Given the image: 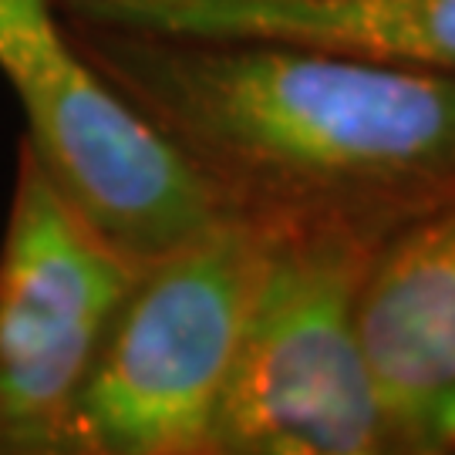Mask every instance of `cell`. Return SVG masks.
Wrapping results in <instances>:
<instances>
[{
	"label": "cell",
	"mask_w": 455,
	"mask_h": 455,
	"mask_svg": "<svg viewBox=\"0 0 455 455\" xmlns=\"http://www.w3.org/2000/svg\"><path fill=\"white\" fill-rule=\"evenodd\" d=\"M267 253L246 310L212 455L391 452L358 334V291L391 216H267Z\"/></svg>",
	"instance_id": "2"
},
{
	"label": "cell",
	"mask_w": 455,
	"mask_h": 455,
	"mask_svg": "<svg viewBox=\"0 0 455 455\" xmlns=\"http://www.w3.org/2000/svg\"><path fill=\"white\" fill-rule=\"evenodd\" d=\"M270 220L227 210L146 263L68 411L61 455H212Z\"/></svg>",
	"instance_id": "3"
},
{
	"label": "cell",
	"mask_w": 455,
	"mask_h": 455,
	"mask_svg": "<svg viewBox=\"0 0 455 455\" xmlns=\"http://www.w3.org/2000/svg\"><path fill=\"white\" fill-rule=\"evenodd\" d=\"M358 334L391 449L455 445V193L381 227L361 276Z\"/></svg>",
	"instance_id": "6"
},
{
	"label": "cell",
	"mask_w": 455,
	"mask_h": 455,
	"mask_svg": "<svg viewBox=\"0 0 455 455\" xmlns=\"http://www.w3.org/2000/svg\"><path fill=\"white\" fill-rule=\"evenodd\" d=\"M0 75L51 182L135 263L229 210L199 169L98 71L51 0H0Z\"/></svg>",
	"instance_id": "4"
},
{
	"label": "cell",
	"mask_w": 455,
	"mask_h": 455,
	"mask_svg": "<svg viewBox=\"0 0 455 455\" xmlns=\"http://www.w3.org/2000/svg\"><path fill=\"white\" fill-rule=\"evenodd\" d=\"M68 20L193 41H280L455 75V0H51Z\"/></svg>",
	"instance_id": "7"
},
{
	"label": "cell",
	"mask_w": 455,
	"mask_h": 455,
	"mask_svg": "<svg viewBox=\"0 0 455 455\" xmlns=\"http://www.w3.org/2000/svg\"><path fill=\"white\" fill-rule=\"evenodd\" d=\"M139 270L20 146L0 243V452L61 455L68 411Z\"/></svg>",
	"instance_id": "5"
},
{
	"label": "cell",
	"mask_w": 455,
	"mask_h": 455,
	"mask_svg": "<svg viewBox=\"0 0 455 455\" xmlns=\"http://www.w3.org/2000/svg\"><path fill=\"white\" fill-rule=\"evenodd\" d=\"M65 24L229 210L398 216L455 193V75L280 41Z\"/></svg>",
	"instance_id": "1"
}]
</instances>
